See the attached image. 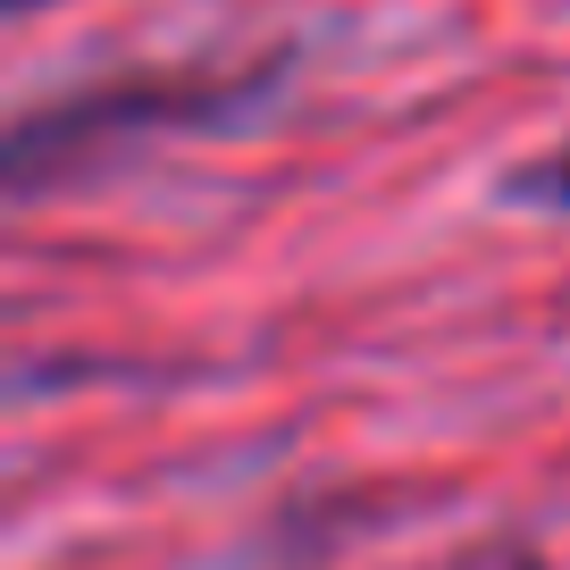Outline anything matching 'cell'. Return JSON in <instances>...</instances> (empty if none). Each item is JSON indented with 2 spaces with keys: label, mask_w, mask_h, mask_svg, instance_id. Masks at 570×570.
<instances>
[{
  "label": "cell",
  "mask_w": 570,
  "mask_h": 570,
  "mask_svg": "<svg viewBox=\"0 0 570 570\" xmlns=\"http://www.w3.org/2000/svg\"><path fill=\"white\" fill-rule=\"evenodd\" d=\"M495 202L503 210H537V218H570V126L546 142V151H529V160L503 168Z\"/></svg>",
  "instance_id": "2"
},
{
  "label": "cell",
  "mask_w": 570,
  "mask_h": 570,
  "mask_svg": "<svg viewBox=\"0 0 570 570\" xmlns=\"http://www.w3.org/2000/svg\"><path fill=\"white\" fill-rule=\"evenodd\" d=\"M0 9H9V18H35V9H51V0H0Z\"/></svg>",
  "instance_id": "3"
},
{
  "label": "cell",
  "mask_w": 570,
  "mask_h": 570,
  "mask_svg": "<svg viewBox=\"0 0 570 570\" xmlns=\"http://www.w3.org/2000/svg\"><path fill=\"white\" fill-rule=\"evenodd\" d=\"M294 76V51L261 59H168V68H118L92 85L42 92L0 135V185L9 202H51L76 185L109 177L118 160L177 135H227L252 126Z\"/></svg>",
  "instance_id": "1"
}]
</instances>
